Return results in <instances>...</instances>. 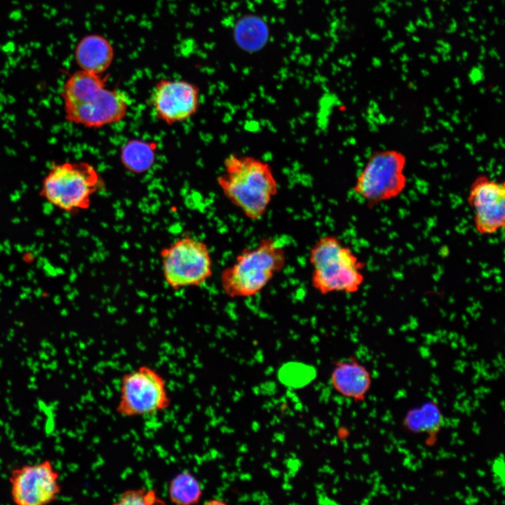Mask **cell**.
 Masks as SVG:
<instances>
[{
  "mask_svg": "<svg viewBox=\"0 0 505 505\" xmlns=\"http://www.w3.org/2000/svg\"><path fill=\"white\" fill-rule=\"evenodd\" d=\"M162 275L173 290L196 288L213 275V260L208 245L191 236H183L159 252Z\"/></svg>",
  "mask_w": 505,
  "mask_h": 505,
  "instance_id": "obj_7",
  "label": "cell"
},
{
  "mask_svg": "<svg viewBox=\"0 0 505 505\" xmlns=\"http://www.w3.org/2000/svg\"><path fill=\"white\" fill-rule=\"evenodd\" d=\"M232 37L241 50L255 53L263 50L269 43L271 29L262 16L255 13H245L234 22Z\"/></svg>",
  "mask_w": 505,
  "mask_h": 505,
  "instance_id": "obj_13",
  "label": "cell"
},
{
  "mask_svg": "<svg viewBox=\"0 0 505 505\" xmlns=\"http://www.w3.org/2000/svg\"><path fill=\"white\" fill-rule=\"evenodd\" d=\"M114 48L111 43L99 34L84 36L75 49V59L81 69L102 74L112 63Z\"/></svg>",
  "mask_w": 505,
  "mask_h": 505,
  "instance_id": "obj_14",
  "label": "cell"
},
{
  "mask_svg": "<svg viewBox=\"0 0 505 505\" xmlns=\"http://www.w3.org/2000/svg\"><path fill=\"white\" fill-rule=\"evenodd\" d=\"M330 384L340 396L361 403L365 400L370 391L372 377L368 368L351 356L334 363Z\"/></svg>",
  "mask_w": 505,
  "mask_h": 505,
  "instance_id": "obj_12",
  "label": "cell"
},
{
  "mask_svg": "<svg viewBox=\"0 0 505 505\" xmlns=\"http://www.w3.org/2000/svg\"><path fill=\"white\" fill-rule=\"evenodd\" d=\"M103 186L100 174L92 164L65 161L49 169L39 194L58 209L74 213L88 209L92 197Z\"/></svg>",
  "mask_w": 505,
  "mask_h": 505,
  "instance_id": "obj_5",
  "label": "cell"
},
{
  "mask_svg": "<svg viewBox=\"0 0 505 505\" xmlns=\"http://www.w3.org/2000/svg\"><path fill=\"white\" fill-rule=\"evenodd\" d=\"M151 102L159 120L168 125L184 121L198 111L200 90L184 80L161 79L154 86Z\"/></svg>",
  "mask_w": 505,
  "mask_h": 505,
  "instance_id": "obj_11",
  "label": "cell"
},
{
  "mask_svg": "<svg viewBox=\"0 0 505 505\" xmlns=\"http://www.w3.org/2000/svg\"><path fill=\"white\" fill-rule=\"evenodd\" d=\"M406 165V156L399 150H376L358 175L353 191L370 208L394 199L407 187Z\"/></svg>",
  "mask_w": 505,
  "mask_h": 505,
  "instance_id": "obj_6",
  "label": "cell"
},
{
  "mask_svg": "<svg viewBox=\"0 0 505 505\" xmlns=\"http://www.w3.org/2000/svg\"><path fill=\"white\" fill-rule=\"evenodd\" d=\"M309 260L311 285L321 295L354 293L364 282V262L337 236H321L310 248Z\"/></svg>",
  "mask_w": 505,
  "mask_h": 505,
  "instance_id": "obj_4",
  "label": "cell"
},
{
  "mask_svg": "<svg viewBox=\"0 0 505 505\" xmlns=\"http://www.w3.org/2000/svg\"><path fill=\"white\" fill-rule=\"evenodd\" d=\"M224 167L217 181L225 197L248 218L260 219L278 192L270 165L252 156L232 154L224 159Z\"/></svg>",
  "mask_w": 505,
  "mask_h": 505,
  "instance_id": "obj_2",
  "label": "cell"
},
{
  "mask_svg": "<svg viewBox=\"0 0 505 505\" xmlns=\"http://www.w3.org/2000/svg\"><path fill=\"white\" fill-rule=\"evenodd\" d=\"M11 497L18 505H46L55 501L62 487L53 462L43 459L13 469L8 478Z\"/></svg>",
  "mask_w": 505,
  "mask_h": 505,
  "instance_id": "obj_9",
  "label": "cell"
},
{
  "mask_svg": "<svg viewBox=\"0 0 505 505\" xmlns=\"http://www.w3.org/2000/svg\"><path fill=\"white\" fill-rule=\"evenodd\" d=\"M203 495L202 485L198 478L189 470H183L169 481L168 497L174 504L191 505L198 504Z\"/></svg>",
  "mask_w": 505,
  "mask_h": 505,
  "instance_id": "obj_16",
  "label": "cell"
},
{
  "mask_svg": "<svg viewBox=\"0 0 505 505\" xmlns=\"http://www.w3.org/2000/svg\"><path fill=\"white\" fill-rule=\"evenodd\" d=\"M171 400L165 378L141 365L122 375L116 412L123 417L153 415L168 409Z\"/></svg>",
  "mask_w": 505,
  "mask_h": 505,
  "instance_id": "obj_8",
  "label": "cell"
},
{
  "mask_svg": "<svg viewBox=\"0 0 505 505\" xmlns=\"http://www.w3.org/2000/svg\"><path fill=\"white\" fill-rule=\"evenodd\" d=\"M166 501L158 495L154 489L144 487L128 489L123 492L113 504L153 505L165 504Z\"/></svg>",
  "mask_w": 505,
  "mask_h": 505,
  "instance_id": "obj_19",
  "label": "cell"
},
{
  "mask_svg": "<svg viewBox=\"0 0 505 505\" xmlns=\"http://www.w3.org/2000/svg\"><path fill=\"white\" fill-rule=\"evenodd\" d=\"M108 76L76 71L62 89L65 119L89 128H99L121 121L129 108L128 95L107 87Z\"/></svg>",
  "mask_w": 505,
  "mask_h": 505,
  "instance_id": "obj_1",
  "label": "cell"
},
{
  "mask_svg": "<svg viewBox=\"0 0 505 505\" xmlns=\"http://www.w3.org/2000/svg\"><path fill=\"white\" fill-rule=\"evenodd\" d=\"M441 422L442 415L437 405L430 402L409 411L404 425L415 433H431L438 430Z\"/></svg>",
  "mask_w": 505,
  "mask_h": 505,
  "instance_id": "obj_17",
  "label": "cell"
},
{
  "mask_svg": "<svg viewBox=\"0 0 505 505\" xmlns=\"http://www.w3.org/2000/svg\"><path fill=\"white\" fill-rule=\"evenodd\" d=\"M156 144L143 140H131L121 149V161L129 171L140 174L149 170L156 159Z\"/></svg>",
  "mask_w": 505,
  "mask_h": 505,
  "instance_id": "obj_15",
  "label": "cell"
},
{
  "mask_svg": "<svg viewBox=\"0 0 505 505\" xmlns=\"http://www.w3.org/2000/svg\"><path fill=\"white\" fill-rule=\"evenodd\" d=\"M278 377L282 384L294 389L303 387L316 377L314 367L301 363H289L278 370Z\"/></svg>",
  "mask_w": 505,
  "mask_h": 505,
  "instance_id": "obj_18",
  "label": "cell"
},
{
  "mask_svg": "<svg viewBox=\"0 0 505 505\" xmlns=\"http://www.w3.org/2000/svg\"><path fill=\"white\" fill-rule=\"evenodd\" d=\"M285 263V248L272 238H262L255 248H243L235 261L223 269L221 287L230 298L256 295L283 270Z\"/></svg>",
  "mask_w": 505,
  "mask_h": 505,
  "instance_id": "obj_3",
  "label": "cell"
},
{
  "mask_svg": "<svg viewBox=\"0 0 505 505\" xmlns=\"http://www.w3.org/2000/svg\"><path fill=\"white\" fill-rule=\"evenodd\" d=\"M206 504L210 505L226 504V502L218 499H211L210 501H207Z\"/></svg>",
  "mask_w": 505,
  "mask_h": 505,
  "instance_id": "obj_20",
  "label": "cell"
},
{
  "mask_svg": "<svg viewBox=\"0 0 505 505\" xmlns=\"http://www.w3.org/2000/svg\"><path fill=\"white\" fill-rule=\"evenodd\" d=\"M467 203L473 210L476 230L483 235L496 234L505 224V184L487 175L471 182Z\"/></svg>",
  "mask_w": 505,
  "mask_h": 505,
  "instance_id": "obj_10",
  "label": "cell"
}]
</instances>
